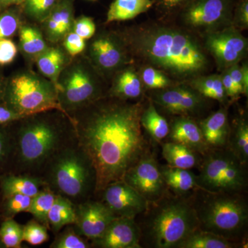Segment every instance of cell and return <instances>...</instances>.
Wrapping results in <instances>:
<instances>
[{
  "label": "cell",
  "mask_w": 248,
  "mask_h": 248,
  "mask_svg": "<svg viewBox=\"0 0 248 248\" xmlns=\"http://www.w3.org/2000/svg\"><path fill=\"white\" fill-rule=\"evenodd\" d=\"M141 231V239L149 247L178 248L199 223L190 197L169 192L155 202H148Z\"/></svg>",
  "instance_id": "obj_4"
},
{
  "label": "cell",
  "mask_w": 248,
  "mask_h": 248,
  "mask_svg": "<svg viewBox=\"0 0 248 248\" xmlns=\"http://www.w3.org/2000/svg\"><path fill=\"white\" fill-rule=\"evenodd\" d=\"M232 25L239 29L248 27V0H237L233 12Z\"/></svg>",
  "instance_id": "obj_43"
},
{
  "label": "cell",
  "mask_w": 248,
  "mask_h": 248,
  "mask_svg": "<svg viewBox=\"0 0 248 248\" xmlns=\"http://www.w3.org/2000/svg\"><path fill=\"white\" fill-rule=\"evenodd\" d=\"M76 218L75 204L66 197L57 195L48 215L49 228L58 233L65 226L74 224Z\"/></svg>",
  "instance_id": "obj_28"
},
{
  "label": "cell",
  "mask_w": 248,
  "mask_h": 248,
  "mask_svg": "<svg viewBox=\"0 0 248 248\" xmlns=\"http://www.w3.org/2000/svg\"><path fill=\"white\" fill-rule=\"evenodd\" d=\"M0 248H4V246H3L2 243H1V240H0Z\"/></svg>",
  "instance_id": "obj_53"
},
{
  "label": "cell",
  "mask_w": 248,
  "mask_h": 248,
  "mask_svg": "<svg viewBox=\"0 0 248 248\" xmlns=\"http://www.w3.org/2000/svg\"><path fill=\"white\" fill-rule=\"evenodd\" d=\"M170 141L177 142L203 155L210 149L199 124L192 117L179 116L170 124Z\"/></svg>",
  "instance_id": "obj_19"
},
{
  "label": "cell",
  "mask_w": 248,
  "mask_h": 248,
  "mask_svg": "<svg viewBox=\"0 0 248 248\" xmlns=\"http://www.w3.org/2000/svg\"><path fill=\"white\" fill-rule=\"evenodd\" d=\"M141 231L135 218L117 217L93 246L102 248H141Z\"/></svg>",
  "instance_id": "obj_17"
},
{
  "label": "cell",
  "mask_w": 248,
  "mask_h": 248,
  "mask_svg": "<svg viewBox=\"0 0 248 248\" xmlns=\"http://www.w3.org/2000/svg\"><path fill=\"white\" fill-rule=\"evenodd\" d=\"M58 1L59 0H24V13L31 20L42 24Z\"/></svg>",
  "instance_id": "obj_35"
},
{
  "label": "cell",
  "mask_w": 248,
  "mask_h": 248,
  "mask_svg": "<svg viewBox=\"0 0 248 248\" xmlns=\"http://www.w3.org/2000/svg\"><path fill=\"white\" fill-rule=\"evenodd\" d=\"M199 188L212 192L242 193L248 185L247 166L228 148H210L202 155Z\"/></svg>",
  "instance_id": "obj_9"
},
{
  "label": "cell",
  "mask_w": 248,
  "mask_h": 248,
  "mask_svg": "<svg viewBox=\"0 0 248 248\" xmlns=\"http://www.w3.org/2000/svg\"><path fill=\"white\" fill-rule=\"evenodd\" d=\"M63 47L72 58L82 53L86 48V40L71 31L63 40Z\"/></svg>",
  "instance_id": "obj_41"
},
{
  "label": "cell",
  "mask_w": 248,
  "mask_h": 248,
  "mask_svg": "<svg viewBox=\"0 0 248 248\" xmlns=\"http://www.w3.org/2000/svg\"><path fill=\"white\" fill-rule=\"evenodd\" d=\"M190 200L201 231L235 242L244 235L248 207L242 193L212 192L197 188Z\"/></svg>",
  "instance_id": "obj_6"
},
{
  "label": "cell",
  "mask_w": 248,
  "mask_h": 248,
  "mask_svg": "<svg viewBox=\"0 0 248 248\" xmlns=\"http://www.w3.org/2000/svg\"><path fill=\"white\" fill-rule=\"evenodd\" d=\"M123 180L148 202H156L169 192L160 166L149 151L128 170Z\"/></svg>",
  "instance_id": "obj_13"
},
{
  "label": "cell",
  "mask_w": 248,
  "mask_h": 248,
  "mask_svg": "<svg viewBox=\"0 0 248 248\" xmlns=\"http://www.w3.org/2000/svg\"><path fill=\"white\" fill-rule=\"evenodd\" d=\"M142 84L135 68L125 66L115 73L107 95L123 100L137 99L142 95Z\"/></svg>",
  "instance_id": "obj_21"
},
{
  "label": "cell",
  "mask_w": 248,
  "mask_h": 248,
  "mask_svg": "<svg viewBox=\"0 0 248 248\" xmlns=\"http://www.w3.org/2000/svg\"><path fill=\"white\" fill-rule=\"evenodd\" d=\"M18 34L19 49L23 55L31 61H35L48 47L43 32L35 26L22 24Z\"/></svg>",
  "instance_id": "obj_26"
},
{
  "label": "cell",
  "mask_w": 248,
  "mask_h": 248,
  "mask_svg": "<svg viewBox=\"0 0 248 248\" xmlns=\"http://www.w3.org/2000/svg\"><path fill=\"white\" fill-rule=\"evenodd\" d=\"M141 102L107 95L72 114L78 144L95 171L94 194L125 172L149 151L142 132Z\"/></svg>",
  "instance_id": "obj_1"
},
{
  "label": "cell",
  "mask_w": 248,
  "mask_h": 248,
  "mask_svg": "<svg viewBox=\"0 0 248 248\" xmlns=\"http://www.w3.org/2000/svg\"><path fill=\"white\" fill-rule=\"evenodd\" d=\"M5 83H6V80H4L2 76L0 75V104H3V100H4Z\"/></svg>",
  "instance_id": "obj_52"
},
{
  "label": "cell",
  "mask_w": 248,
  "mask_h": 248,
  "mask_svg": "<svg viewBox=\"0 0 248 248\" xmlns=\"http://www.w3.org/2000/svg\"><path fill=\"white\" fill-rule=\"evenodd\" d=\"M142 84L152 90L166 89L172 86V80L166 74L154 67L146 66L141 72Z\"/></svg>",
  "instance_id": "obj_37"
},
{
  "label": "cell",
  "mask_w": 248,
  "mask_h": 248,
  "mask_svg": "<svg viewBox=\"0 0 248 248\" xmlns=\"http://www.w3.org/2000/svg\"><path fill=\"white\" fill-rule=\"evenodd\" d=\"M221 78L227 97L231 98L233 100L239 97L240 94L236 91L234 83H233L232 79L228 70H225L223 71V73L221 75Z\"/></svg>",
  "instance_id": "obj_48"
},
{
  "label": "cell",
  "mask_w": 248,
  "mask_h": 248,
  "mask_svg": "<svg viewBox=\"0 0 248 248\" xmlns=\"http://www.w3.org/2000/svg\"><path fill=\"white\" fill-rule=\"evenodd\" d=\"M11 135L0 125V167L11 155Z\"/></svg>",
  "instance_id": "obj_46"
},
{
  "label": "cell",
  "mask_w": 248,
  "mask_h": 248,
  "mask_svg": "<svg viewBox=\"0 0 248 248\" xmlns=\"http://www.w3.org/2000/svg\"><path fill=\"white\" fill-rule=\"evenodd\" d=\"M3 104L23 117L53 110L63 112L55 85L31 71L19 72L6 80Z\"/></svg>",
  "instance_id": "obj_8"
},
{
  "label": "cell",
  "mask_w": 248,
  "mask_h": 248,
  "mask_svg": "<svg viewBox=\"0 0 248 248\" xmlns=\"http://www.w3.org/2000/svg\"><path fill=\"white\" fill-rule=\"evenodd\" d=\"M74 21L71 0H59L48 17L42 23L46 40L54 45L62 42L72 31Z\"/></svg>",
  "instance_id": "obj_18"
},
{
  "label": "cell",
  "mask_w": 248,
  "mask_h": 248,
  "mask_svg": "<svg viewBox=\"0 0 248 248\" xmlns=\"http://www.w3.org/2000/svg\"><path fill=\"white\" fill-rule=\"evenodd\" d=\"M198 124L209 148H224L227 146L231 125L226 108H220L206 118L201 120Z\"/></svg>",
  "instance_id": "obj_20"
},
{
  "label": "cell",
  "mask_w": 248,
  "mask_h": 248,
  "mask_svg": "<svg viewBox=\"0 0 248 248\" xmlns=\"http://www.w3.org/2000/svg\"><path fill=\"white\" fill-rule=\"evenodd\" d=\"M0 186L4 197L16 194L33 197L46 187L41 178L22 174L0 177Z\"/></svg>",
  "instance_id": "obj_23"
},
{
  "label": "cell",
  "mask_w": 248,
  "mask_h": 248,
  "mask_svg": "<svg viewBox=\"0 0 248 248\" xmlns=\"http://www.w3.org/2000/svg\"><path fill=\"white\" fill-rule=\"evenodd\" d=\"M238 245L235 241L198 229L187 236L178 248H232Z\"/></svg>",
  "instance_id": "obj_32"
},
{
  "label": "cell",
  "mask_w": 248,
  "mask_h": 248,
  "mask_svg": "<svg viewBox=\"0 0 248 248\" xmlns=\"http://www.w3.org/2000/svg\"><path fill=\"white\" fill-rule=\"evenodd\" d=\"M53 110L18 120L17 131L11 136V154L22 174L39 177L54 155L76 138L72 121L63 120L68 116L62 114L60 118Z\"/></svg>",
  "instance_id": "obj_3"
},
{
  "label": "cell",
  "mask_w": 248,
  "mask_h": 248,
  "mask_svg": "<svg viewBox=\"0 0 248 248\" xmlns=\"http://www.w3.org/2000/svg\"><path fill=\"white\" fill-rule=\"evenodd\" d=\"M24 0H0V9L13 5L20 4L24 2Z\"/></svg>",
  "instance_id": "obj_51"
},
{
  "label": "cell",
  "mask_w": 248,
  "mask_h": 248,
  "mask_svg": "<svg viewBox=\"0 0 248 248\" xmlns=\"http://www.w3.org/2000/svg\"><path fill=\"white\" fill-rule=\"evenodd\" d=\"M141 124L142 128L146 130L155 141L161 142L169 136L170 124L166 118L159 113L152 101L146 108H143Z\"/></svg>",
  "instance_id": "obj_30"
},
{
  "label": "cell",
  "mask_w": 248,
  "mask_h": 248,
  "mask_svg": "<svg viewBox=\"0 0 248 248\" xmlns=\"http://www.w3.org/2000/svg\"><path fill=\"white\" fill-rule=\"evenodd\" d=\"M48 238V228L37 220H31L23 226V241L31 246L43 244Z\"/></svg>",
  "instance_id": "obj_38"
},
{
  "label": "cell",
  "mask_w": 248,
  "mask_h": 248,
  "mask_svg": "<svg viewBox=\"0 0 248 248\" xmlns=\"http://www.w3.org/2000/svg\"><path fill=\"white\" fill-rule=\"evenodd\" d=\"M93 1H94V0H93Z\"/></svg>",
  "instance_id": "obj_54"
},
{
  "label": "cell",
  "mask_w": 248,
  "mask_h": 248,
  "mask_svg": "<svg viewBox=\"0 0 248 248\" xmlns=\"http://www.w3.org/2000/svg\"><path fill=\"white\" fill-rule=\"evenodd\" d=\"M17 47L11 39L0 40V66H6L14 61L17 54Z\"/></svg>",
  "instance_id": "obj_44"
},
{
  "label": "cell",
  "mask_w": 248,
  "mask_h": 248,
  "mask_svg": "<svg viewBox=\"0 0 248 248\" xmlns=\"http://www.w3.org/2000/svg\"><path fill=\"white\" fill-rule=\"evenodd\" d=\"M192 89L207 99L218 101L223 105L228 102L221 76H201L187 82Z\"/></svg>",
  "instance_id": "obj_31"
},
{
  "label": "cell",
  "mask_w": 248,
  "mask_h": 248,
  "mask_svg": "<svg viewBox=\"0 0 248 248\" xmlns=\"http://www.w3.org/2000/svg\"><path fill=\"white\" fill-rule=\"evenodd\" d=\"M161 174L168 188L174 192V195L188 197L197 188L196 176L189 170L178 169L169 165L160 166Z\"/></svg>",
  "instance_id": "obj_24"
},
{
  "label": "cell",
  "mask_w": 248,
  "mask_h": 248,
  "mask_svg": "<svg viewBox=\"0 0 248 248\" xmlns=\"http://www.w3.org/2000/svg\"><path fill=\"white\" fill-rule=\"evenodd\" d=\"M4 213L7 218H13L17 214L27 213L32 197L22 195H12L4 197Z\"/></svg>",
  "instance_id": "obj_40"
},
{
  "label": "cell",
  "mask_w": 248,
  "mask_h": 248,
  "mask_svg": "<svg viewBox=\"0 0 248 248\" xmlns=\"http://www.w3.org/2000/svg\"><path fill=\"white\" fill-rule=\"evenodd\" d=\"M162 155L169 166L186 170L198 166L202 156L185 145L171 141L163 143Z\"/></svg>",
  "instance_id": "obj_25"
},
{
  "label": "cell",
  "mask_w": 248,
  "mask_h": 248,
  "mask_svg": "<svg viewBox=\"0 0 248 248\" xmlns=\"http://www.w3.org/2000/svg\"><path fill=\"white\" fill-rule=\"evenodd\" d=\"M241 67L242 71L243 89H244V94L248 95V67L247 63H244Z\"/></svg>",
  "instance_id": "obj_50"
},
{
  "label": "cell",
  "mask_w": 248,
  "mask_h": 248,
  "mask_svg": "<svg viewBox=\"0 0 248 248\" xmlns=\"http://www.w3.org/2000/svg\"><path fill=\"white\" fill-rule=\"evenodd\" d=\"M77 232L86 239L100 238L117 216L104 202L87 200L75 205Z\"/></svg>",
  "instance_id": "obj_15"
},
{
  "label": "cell",
  "mask_w": 248,
  "mask_h": 248,
  "mask_svg": "<svg viewBox=\"0 0 248 248\" xmlns=\"http://www.w3.org/2000/svg\"><path fill=\"white\" fill-rule=\"evenodd\" d=\"M91 244L86 238L77 232L74 226L69 225L57 235L50 248H89Z\"/></svg>",
  "instance_id": "obj_36"
},
{
  "label": "cell",
  "mask_w": 248,
  "mask_h": 248,
  "mask_svg": "<svg viewBox=\"0 0 248 248\" xmlns=\"http://www.w3.org/2000/svg\"><path fill=\"white\" fill-rule=\"evenodd\" d=\"M70 58L63 47L48 46L35 62L40 74L55 85L62 72L71 62Z\"/></svg>",
  "instance_id": "obj_22"
},
{
  "label": "cell",
  "mask_w": 248,
  "mask_h": 248,
  "mask_svg": "<svg viewBox=\"0 0 248 248\" xmlns=\"http://www.w3.org/2000/svg\"><path fill=\"white\" fill-rule=\"evenodd\" d=\"M130 57L122 35L103 31L94 36L89 44L86 58L103 77L115 74L126 66L130 62Z\"/></svg>",
  "instance_id": "obj_11"
},
{
  "label": "cell",
  "mask_w": 248,
  "mask_h": 248,
  "mask_svg": "<svg viewBox=\"0 0 248 248\" xmlns=\"http://www.w3.org/2000/svg\"><path fill=\"white\" fill-rule=\"evenodd\" d=\"M55 86L60 107L71 120L72 114L108 94L102 76L86 58L71 60Z\"/></svg>",
  "instance_id": "obj_7"
},
{
  "label": "cell",
  "mask_w": 248,
  "mask_h": 248,
  "mask_svg": "<svg viewBox=\"0 0 248 248\" xmlns=\"http://www.w3.org/2000/svg\"><path fill=\"white\" fill-rule=\"evenodd\" d=\"M236 1L192 0L179 12L181 19L189 29L204 32L229 27Z\"/></svg>",
  "instance_id": "obj_10"
},
{
  "label": "cell",
  "mask_w": 248,
  "mask_h": 248,
  "mask_svg": "<svg viewBox=\"0 0 248 248\" xmlns=\"http://www.w3.org/2000/svg\"><path fill=\"white\" fill-rule=\"evenodd\" d=\"M230 76H231L236 91L239 94H244V89H243V79H242V71H241V67L239 63L233 65L232 66L228 68Z\"/></svg>",
  "instance_id": "obj_49"
},
{
  "label": "cell",
  "mask_w": 248,
  "mask_h": 248,
  "mask_svg": "<svg viewBox=\"0 0 248 248\" xmlns=\"http://www.w3.org/2000/svg\"><path fill=\"white\" fill-rule=\"evenodd\" d=\"M156 8L165 15L179 13L192 0H153Z\"/></svg>",
  "instance_id": "obj_45"
},
{
  "label": "cell",
  "mask_w": 248,
  "mask_h": 248,
  "mask_svg": "<svg viewBox=\"0 0 248 248\" xmlns=\"http://www.w3.org/2000/svg\"><path fill=\"white\" fill-rule=\"evenodd\" d=\"M241 161L248 166V124L246 118H239L230 126L227 146Z\"/></svg>",
  "instance_id": "obj_29"
},
{
  "label": "cell",
  "mask_w": 248,
  "mask_h": 248,
  "mask_svg": "<svg viewBox=\"0 0 248 248\" xmlns=\"http://www.w3.org/2000/svg\"><path fill=\"white\" fill-rule=\"evenodd\" d=\"M57 195L46 187L35 197H32L30 207L27 213L31 214L35 220L49 228L48 215Z\"/></svg>",
  "instance_id": "obj_33"
},
{
  "label": "cell",
  "mask_w": 248,
  "mask_h": 248,
  "mask_svg": "<svg viewBox=\"0 0 248 248\" xmlns=\"http://www.w3.org/2000/svg\"><path fill=\"white\" fill-rule=\"evenodd\" d=\"M154 5L153 0H115L108 11L107 22L133 19Z\"/></svg>",
  "instance_id": "obj_27"
},
{
  "label": "cell",
  "mask_w": 248,
  "mask_h": 248,
  "mask_svg": "<svg viewBox=\"0 0 248 248\" xmlns=\"http://www.w3.org/2000/svg\"><path fill=\"white\" fill-rule=\"evenodd\" d=\"M23 116L15 112L4 104H0V125H7L24 118Z\"/></svg>",
  "instance_id": "obj_47"
},
{
  "label": "cell",
  "mask_w": 248,
  "mask_h": 248,
  "mask_svg": "<svg viewBox=\"0 0 248 248\" xmlns=\"http://www.w3.org/2000/svg\"><path fill=\"white\" fill-rule=\"evenodd\" d=\"M203 46L222 71L239 63L248 51L247 39L232 25L205 32Z\"/></svg>",
  "instance_id": "obj_12"
},
{
  "label": "cell",
  "mask_w": 248,
  "mask_h": 248,
  "mask_svg": "<svg viewBox=\"0 0 248 248\" xmlns=\"http://www.w3.org/2000/svg\"><path fill=\"white\" fill-rule=\"evenodd\" d=\"M0 240L4 248H22L23 226L13 218H6L0 226Z\"/></svg>",
  "instance_id": "obj_34"
},
{
  "label": "cell",
  "mask_w": 248,
  "mask_h": 248,
  "mask_svg": "<svg viewBox=\"0 0 248 248\" xmlns=\"http://www.w3.org/2000/svg\"><path fill=\"white\" fill-rule=\"evenodd\" d=\"M22 25L17 11L10 9L0 14V40L11 39L19 32Z\"/></svg>",
  "instance_id": "obj_39"
},
{
  "label": "cell",
  "mask_w": 248,
  "mask_h": 248,
  "mask_svg": "<svg viewBox=\"0 0 248 248\" xmlns=\"http://www.w3.org/2000/svg\"><path fill=\"white\" fill-rule=\"evenodd\" d=\"M39 177L49 190L75 205L89 200L95 192V171L76 138L54 155Z\"/></svg>",
  "instance_id": "obj_5"
},
{
  "label": "cell",
  "mask_w": 248,
  "mask_h": 248,
  "mask_svg": "<svg viewBox=\"0 0 248 248\" xmlns=\"http://www.w3.org/2000/svg\"><path fill=\"white\" fill-rule=\"evenodd\" d=\"M130 55L184 84L210 68L206 50L196 36L162 24H143L122 35Z\"/></svg>",
  "instance_id": "obj_2"
},
{
  "label": "cell",
  "mask_w": 248,
  "mask_h": 248,
  "mask_svg": "<svg viewBox=\"0 0 248 248\" xmlns=\"http://www.w3.org/2000/svg\"><path fill=\"white\" fill-rule=\"evenodd\" d=\"M208 99L189 85L155 90L151 101L171 115L198 117L208 108Z\"/></svg>",
  "instance_id": "obj_14"
},
{
  "label": "cell",
  "mask_w": 248,
  "mask_h": 248,
  "mask_svg": "<svg viewBox=\"0 0 248 248\" xmlns=\"http://www.w3.org/2000/svg\"><path fill=\"white\" fill-rule=\"evenodd\" d=\"M102 192L103 202L117 217L135 218L148 208L146 199L124 180L111 183Z\"/></svg>",
  "instance_id": "obj_16"
},
{
  "label": "cell",
  "mask_w": 248,
  "mask_h": 248,
  "mask_svg": "<svg viewBox=\"0 0 248 248\" xmlns=\"http://www.w3.org/2000/svg\"><path fill=\"white\" fill-rule=\"evenodd\" d=\"M72 31L84 40H90L95 34L96 25L92 18L81 16L75 19Z\"/></svg>",
  "instance_id": "obj_42"
}]
</instances>
